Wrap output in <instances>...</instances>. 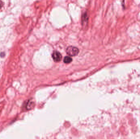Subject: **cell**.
I'll return each mask as SVG.
<instances>
[{
    "label": "cell",
    "mask_w": 140,
    "mask_h": 139,
    "mask_svg": "<svg viewBox=\"0 0 140 139\" xmlns=\"http://www.w3.org/2000/svg\"><path fill=\"white\" fill-rule=\"evenodd\" d=\"M67 54L70 56H75L79 53V50L77 47L73 46H69L66 49Z\"/></svg>",
    "instance_id": "6da1fadb"
},
{
    "label": "cell",
    "mask_w": 140,
    "mask_h": 139,
    "mask_svg": "<svg viewBox=\"0 0 140 139\" xmlns=\"http://www.w3.org/2000/svg\"><path fill=\"white\" fill-rule=\"evenodd\" d=\"M72 60H72L71 58H70V56H67L65 57L64 58V62L65 63L68 64V63H71L72 61Z\"/></svg>",
    "instance_id": "3957f363"
},
{
    "label": "cell",
    "mask_w": 140,
    "mask_h": 139,
    "mask_svg": "<svg viewBox=\"0 0 140 139\" xmlns=\"http://www.w3.org/2000/svg\"><path fill=\"white\" fill-rule=\"evenodd\" d=\"M52 56L53 60L55 62H59L60 61L62 58V54L59 52L56 51L53 52Z\"/></svg>",
    "instance_id": "7a4b0ae2"
}]
</instances>
